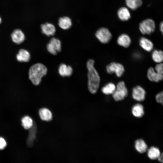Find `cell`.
I'll list each match as a JSON object with an SVG mask.
<instances>
[{
  "label": "cell",
  "instance_id": "obj_1",
  "mask_svg": "<svg viewBox=\"0 0 163 163\" xmlns=\"http://www.w3.org/2000/svg\"><path fill=\"white\" fill-rule=\"evenodd\" d=\"M94 61L93 59H88L86 63L88 70V88L92 94L96 93L99 87L100 78L99 75L94 67Z\"/></svg>",
  "mask_w": 163,
  "mask_h": 163
},
{
  "label": "cell",
  "instance_id": "obj_2",
  "mask_svg": "<svg viewBox=\"0 0 163 163\" xmlns=\"http://www.w3.org/2000/svg\"><path fill=\"white\" fill-rule=\"evenodd\" d=\"M47 72V68L44 64L40 63H35L32 65L29 70V78L33 85H38Z\"/></svg>",
  "mask_w": 163,
  "mask_h": 163
},
{
  "label": "cell",
  "instance_id": "obj_3",
  "mask_svg": "<svg viewBox=\"0 0 163 163\" xmlns=\"http://www.w3.org/2000/svg\"><path fill=\"white\" fill-rule=\"evenodd\" d=\"M155 27V21L150 18L146 19L142 21L139 25V30L143 34H151L154 32Z\"/></svg>",
  "mask_w": 163,
  "mask_h": 163
},
{
  "label": "cell",
  "instance_id": "obj_4",
  "mask_svg": "<svg viewBox=\"0 0 163 163\" xmlns=\"http://www.w3.org/2000/svg\"><path fill=\"white\" fill-rule=\"evenodd\" d=\"M128 90L123 81L119 82L116 86L115 90L112 94L114 99L117 101L123 100L127 95Z\"/></svg>",
  "mask_w": 163,
  "mask_h": 163
},
{
  "label": "cell",
  "instance_id": "obj_5",
  "mask_svg": "<svg viewBox=\"0 0 163 163\" xmlns=\"http://www.w3.org/2000/svg\"><path fill=\"white\" fill-rule=\"evenodd\" d=\"M95 36L97 39L104 44L109 43L112 38V35L110 30L105 27H101L96 32Z\"/></svg>",
  "mask_w": 163,
  "mask_h": 163
},
{
  "label": "cell",
  "instance_id": "obj_6",
  "mask_svg": "<svg viewBox=\"0 0 163 163\" xmlns=\"http://www.w3.org/2000/svg\"><path fill=\"white\" fill-rule=\"evenodd\" d=\"M61 43L59 39L55 37L51 38L47 44L46 48L48 51L53 55H56L61 50Z\"/></svg>",
  "mask_w": 163,
  "mask_h": 163
},
{
  "label": "cell",
  "instance_id": "obj_7",
  "mask_svg": "<svg viewBox=\"0 0 163 163\" xmlns=\"http://www.w3.org/2000/svg\"><path fill=\"white\" fill-rule=\"evenodd\" d=\"M107 72L110 74L115 73L118 77H121L124 72V68L123 65L115 62H112L106 66Z\"/></svg>",
  "mask_w": 163,
  "mask_h": 163
},
{
  "label": "cell",
  "instance_id": "obj_8",
  "mask_svg": "<svg viewBox=\"0 0 163 163\" xmlns=\"http://www.w3.org/2000/svg\"><path fill=\"white\" fill-rule=\"evenodd\" d=\"M146 92L141 86H137L133 89L132 96L134 99L138 101H143L145 98Z\"/></svg>",
  "mask_w": 163,
  "mask_h": 163
},
{
  "label": "cell",
  "instance_id": "obj_9",
  "mask_svg": "<svg viewBox=\"0 0 163 163\" xmlns=\"http://www.w3.org/2000/svg\"><path fill=\"white\" fill-rule=\"evenodd\" d=\"M12 41L15 43L19 44L22 43L25 39V36L24 33L20 30H15L11 35Z\"/></svg>",
  "mask_w": 163,
  "mask_h": 163
},
{
  "label": "cell",
  "instance_id": "obj_10",
  "mask_svg": "<svg viewBox=\"0 0 163 163\" xmlns=\"http://www.w3.org/2000/svg\"><path fill=\"white\" fill-rule=\"evenodd\" d=\"M147 77L151 81L158 82L162 79L163 74L158 73L153 68L151 67L147 71Z\"/></svg>",
  "mask_w": 163,
  "mask_h": 163
},
{
  "label": "cell",
  "instance_id": "obj_11",
  "mask_svg": "<svg viewBox=\"0 0 163 163\" xmlns=\"http://www.w3.org/2000/svg\"><path fill=\"white\" fill-rule=\"evenodd\" d=\"M42 33L47 36L53 35L56 29L54 25L50 23H46L41 25Z\"/></svg>",
  "mask_w": 163,
  "mask_h": 163
},
{
  "label": "cell",
  "instance_id": "obj_12",
  "mask_svg": "<svg viewBox=\"0 0 163 163\" xmlns=\"http://www.w3.org/2000/svg\"><path fill=\"white\" fill-rule=\"evenodd\" d=\"M37 131V126L34 123L32 126L29 129L28 137L26 140V143L28 147H30L33 146L36 138Z\"/></svg>",
  "mask_w": 163,
  "mask_h": 163
},
{
  "label": "cell",
  "instance_id": "obj_13",
  "mask_svg": "<svg viewBox=\"0 0 163 163\" xmlns=\"http://www.w3.org/2000/svg\"><path fill=\"white\" fill-rule=\"evenodd\" d=\"M58 72L60 75L62 76L69 77L72 73L73 69L71 66L62 63L59 66Z\"/></svg>",
  "mask_w": 163,
  "mask_h": 163
},
{
  "label": "cell",
  "instance_id": "obj_14",
  "mask_svg": "<svg viewBox=\"0 0 163 163\" xmlns=\"http://www.w3.org/2000/svg\"><path fill=\"white\" fill-rule=\"evenodd\" d=\"M17 60L20 62H28L30 59V55L27 50L21 49L16 56Z\"/></svg>",
  "mask_w": 163,
  "mask_h": 163
},
{
  "label": "cell",
  "instance_id": "obj_15",
  "mask_svg": "<svg viewBox=\"0 0 163 163\" xmlns=\"http://www.w3.org/2000/svg\"><path fill=\"white\" fill-rule=\"evenodd\" d=\"M131 42L130 37L126 34H123L120 35L117 41L119 45L125 48L129 47L131 44Z\"/></svg>",
  "mask_w": 163,
  "mask_h": 163
},
{
  "label": "cell",
  "instance_id": "obj_16",
  "mask_svg": "<svg viewBox=\"0 0 163 163\" xmlns=\"http://www.w3.org/2000/svg\"><path fill=\"white\" fill-rule=\"evenodd\" d=\"M117 15L119 18L123 21H127L131 18L130 13L128 9L125 7L119 8L117 12Z\"/></svg>",
  "mask_w": 163,
  "mask_h": 163
},
{
  "label": "cell",
  "instance_id": "obj_17",
  "mask_svg": "<svg viewBox=\"0 0 163 163\" xmlns=\"http://www.w3.org/2000/svg\"><path fill=\"white\" fill-rule=\"evenodd\" d=\"M139 44L143 49L148 52L151 51L153 47L152 42L145 37H142L140 39Z\"/></svg>",
  "mask_w": 163,
  "mask_h": 163
},
{
  "label": "cell",
  "instance_id": "obj_18",
  "mask_svg": "<svg viewBox=\"0 0 163 163\" xmlns=\"http://www.w3.org/2000/svg\"><path fill=\"white\" fill-rule=\"evenodd\" d=\"M39 115L41 119L43 121H50L52 119L53 115L51 112L46 108L40 109L39 111Z\"/></svg>",
  "mask_w": 163,
  "mask_h": 163
},
{
  "label": "cell",
  "instance_id": "obj_19",
  "mask_svg": "<svg viewBox=\"0 0 163 163\" xmlns=\"http://www.w3.org/2000/svg\"><path fill=\"white\" fill-rule=\"evenodd\" d=\"M58 25L62 29L67 30L71 27L72 22L71 19L69 17H63L59 19Z\"/></svg>",
  "mask_w": 163,
  "mask_h": 163
},
{
  "label": "cell",
  "instance_id": "obj_20",
  "mask_svg": "<svg viewBox=\"0 0 163 163\" xmlns=\"http://www.w3.org/2000/svg\"><path fill=\"white\" fill-rule=\"evenodd\" d=\"M135 147L138 152L141 154L145 153L148 150L147 144L142 139H139L135 141Z\"/></svg>",
  "mask_w": 163,
  "mask_h": 163
},
{
  "label": "cell",
  "instance_id": "obj_21",
  "mask_svg": "<svg viewBox=\"0 0 163 163\" xmlns=\"http://www.w3.org/2000/svg\"><path fill=\"white\" fill-rule=\"evenodd\" d=\"M132 112L133 115L136 117L138 118L142 117L144 114L143 106L140 104H135L132 108Z\"/></svg>",
  "mask_w": 163,
  "mask_h": 163
},
{
  "label": "cell",
  "instance_id": "obj_22",
  "mask_svg": "<svg viewBox=\"0 0 163 163\" xmlns=\"http://www.w3.org/2000/svg\"><path fill=\"white\" fill-rule=\"evenodd\" d=\"M147 150L148 156L151 160L157 159L161 154L159 149L155 147H152Z\"/></svg>",
  "mask_w": 163,
  "mask_h": 163
},
{
  "label": "cell",
  "instance_id": "obj_23",
  "mask_svg": "<svg viewBox=\"0 0 163 163\" xmlns=\"http://www.w3.org/2000/svg\"><path fill=\"white\" fill-rule=\"evenodd\" d=\"M125 2L128 7L133 10L138 8L142 4V0H125Z\"/></svg>",
  "mask_w": 163,
  "mask_h": 163
},
{
  "label": "cell",
  "instance_id": "obj_24",
  "mask_svg": "<svg viewBox=\"0 0 163 163\" xmlns=\"http://www.w3.org/2000/svg\"><path fill=\"white\" fill-rule=\"evenodd\" d=\"M116 88L115 85L112 83L110 82L106 85L101 89L103 93L106 95L112 94Z\"/></svg>",
  "mask_w": 163,
  "mask_h": 163
},
{
  "label": "cell",
  "instance_id": "obj_25",
  "mask_svg": "<svg viewBox=\"0 0 163 163\" xmlns=\"http://www.w3.org/2000/svg\"><path fill=\"white\" fill-rule=\"evenodd\" d=\"M22 125L26 129H28L31 128L34 124L32 118L28 116L23 117L21 119Z\"/></svg>",
  "mask_w": 163,
  "mask_h": 163
},
{
  "label": "cell",
  "instance_id": "obj_26",
  "mask_svg": "<svg viewBox=\"0 0 163 163\" xmlns=\"http://www.w3.org/2000/svg\"><path fill=\"white\" fill-rule=\"evenodd\" d=\"M152 58L153 60L155 62L160 63L163 61V53L161 50H155L152 53Z\"/></svg>",
  "mask_w": 163,
  "mask_h": 163
},
{
  "label": "cell",
  "instance_id": "obj_27",
  "mask_svg": "<svg viewBox=\"0 0 163 163\" xmlns=\"http://www.w3.org/2000/svg\"><path fill=\"white\" fill-rule=\"evenodd\" d=\"M155 99L156 101L159 103L163 104V93L161 91L158 93L155 96Z\"/></svg>",
  "mask_w": 163,
  "mask_h": 163
},
{
  "label": "cell",
  "instance_id": "obj_28",
  "mask_svg": "<svg viewBox=\"0 0 163 163\" xmlns=\"http://www.w3.org/2000/svg\"><path fill=\"white\" fill-rule=\"evenodd\" d=\"M158 73L163 74V65L162 63H160L156 65L155 68V70Z\"/></svg>",
  "mask_w": 163,
  "mask_h": 163
},
{
  "label": "cell",
  "instance_id": "obj_29",
  "mask_svg": "<svg viewBox=\"0 0 163 163\" xmlns=\"http://www.w3.org/2000/svg\"><path fill=\"white\" fill-rule=\"evenodd\" d=\"M6 142L5 140L3 138L0 137V150L4 149L6 146Z\"/></svg>",
  "mask_w": 163,
  "mask_h": 163
},
{
  "label": "cell",
  "instance_id": "obj_30",
  "mask_svg": "<svg viewBox=\"0 0 163 163\" xmlns=\"http://www.w3.org/2000/svg\"><path fill=\"white\" fill-rule=\"evenodd\" d=\"M159 29L161 33L163 34V22H161L159 25Z\"/></svg>",
  "mask_w": 163,
  "mask_h": 163
},
{
  "label": "cell",
  "instance_id": "obj_31",
  "mask_svg": "<svg viewBox=\"0 0 163 163\" xmlns=\"http://www.w3.org/2000/svg\"><path fill=\"white\" fill-rule=\"evenodd\" d=\"M158 161L160 162L163 163V154L161 153V155L159 156V157L157 159Z\"/></svg>",
  "mask_w": 163,
  "mask_h": 163
},
{
  "label": "cell",
  "instance_id": "obj_32",
  "mask_svg": "<svg viewBox=\"0 0 163 163\" xmlns=\"http://www.w3.org/2000/svg\"><path fill=\"white\" fill-rule=\"evenodd\" d=\"M1 22H2V19H1V18L0 17V24L1 23Z\"/></svg>",
  "mask_w": 163,
  "mask_h": 163
}]
</instances>
